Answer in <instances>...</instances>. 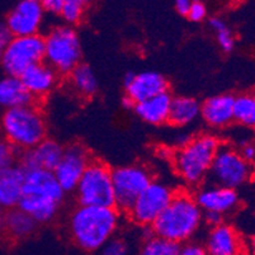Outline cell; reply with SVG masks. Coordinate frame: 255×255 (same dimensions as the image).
Wrapping results in <instances>:
<instances>
[{
	"label": "cell",
	"mask_w": 255,
	"mask_h": 255,
	"mask_svg": "<svg viewBox=\"0 0 255 255\" xmlns=\"http://www.w3.org/2000/svg\"><path fill=\"white\" fill-rule=\"evenodd\" d=\"M68 76L71 88L83 98H92L98 92V80L89 65H78Z\"/></svg>",
	"instance_id": "cell-25"
},
{
	"label": "cell",
	"mask_w": 255,
	"mask_h": 255,
	"mask_svg": "<svg viewBox=\"0 0 255 255\" xmlns=\"http://www.w3.org/2000/svg\"><path fill=\"white\" fill-rule=\"evenodd\" d=\"M174 194L175 192L168 184L152 180L151 184L138 196L131 210L127 212L129 220L138 226L151 227L171 202Z\"/></svg>",
	"instance_id": "cell-11"
},
{
	"label": "cell",
	"mask_w": 255,
	"mask_h": 255,
	"mask_svg": "<svg viewBox=\"0 0 255 255\" xmlns=\"http://www.w3.org/2000/svg\"><path fill=\"white\" fill-rule=\"evenodd\" d=\"M87 5V1L84 0H65L60 15L71 27L73 24H78L84 18Z\"/></svg>",
	"instance_id": "cell-28"
},
{
	"label": "cell",
	"mask_w": 255,
	"mask_h": 255,
	"mask_svg": "<svg viewBox=\"0 0 255 255\" xmlns=\"http://www.w3.org/2000/svg\"><path fill=\"white\" fill-rule=\"evenodd\" d=\"M203 222L213 229L224 224V215L216 212H203Z\"/></svg>",
	"instance_id": "cell-37"
},
{
	"label": "cell",
	"mask_w": 255,
	"mask_h": 255,
	"mask_svg": "<svg viewBox=\"0 0 255 255\" xmlns=\"http://www.w3.org/2000/svg\"><path fill=\"white\" fill-rule=\"evenodd\" d=\"M180 244L152 235L151 238L145 239L140 255H180Z\"/></svg>",
	"instance_id": "cell-27"
},
{
	"label": "cell",
	"mask_w": 255,
	"mask_h": 255,
	"mask_svg": "<svg viewBox=\"0 0 255 255\" xmlns=\"http://www.w3.org/2000/svg\"><path fill=\"white\" fill-rule=\"evenodd\" d=\"M45 61V37H13L0 60L5 75L19 78L25 70Z\"/></svg>",
	"instance_id": "cell-9"
},
{
	"label": "cell",
	"mask_w": 255,
	"mask_h": 255,
	"mask_svg": "<svg viewBox=\"0 0 255 255\" xmlns=\"http://www.w3.org/2000/svg\"><path fill=\"white\" fill-rule=\"evenodd\" d=\"M65 147L52 138H46L31 150H25L19 155V165L25 171L43 169L53 171L62 159Z\"/></svg>",
	"instance_id": "cell-15"
},
{
	"label": "cell",
	"mask_w": 255,
	"mask_h": 255,
	"mask_svg": "<svg viewBox=\"0 0 255 255\" xmlns=\"http://www.w3.org/2000/svg\"><path fill=\"white\" fill-rule=\"evenodd\" d=\"M0 140H1V138H0Z\"/></svg>",
	"instance_id": "cell-44"
},
{
	"label": "cell",
	"mask_w": 255,
	"mask_h": 255,
	"mask_svg": "<svg viewBox=\"0 0 255 255\" xmlns=\"http://www.w3.org/2000/svg\"><path fill=\"white\" fill-rule=\"evenodd\" d=\"M92 160L89 150L82 143L76 142L65 147L62 159L60 160L57 168L53 170V174L65 193L75 191Z\"/></svg>",
	"instance_id": "cell-12"
},
{
	"label": "cell",
	"mask_w": 255,
	"mask_h": 255,
	"mask_svg": "<svg viewBox=\"0 0 255 255\" xmlns=\"http://www.w3.org/2000/svg\"><path fill=\"white\" fill-rule=\"evenodd\" d=\"M80 206L115 207L112 169L101 160H92L75 189Z\"/></svg>",
	"instance_id": "cell-7"
},
{
	"label": "cell",
	"mask_w": 255,
	"mask_h": 255,
	"mask_svg": "<svg viewBox=\"0 0 255 255\" xmlns=\"http://www.w3.org/2000/svg\"><path fill=\"white\" fill-rule=\"evenodd\" d=\"M24 179L25 170L19 164L0 171V206L4 210H13L19 206Z\"/></svg>",
	"instance_id": "cell-19"
},
{
	"label": "cell",
	"mask_w": 255,
	"mask_h": 255,
	"mask_svg": "<svg viewBox=\"0 0 255 255\" xmlns=\"http://www.w3.org/2000/svg\"><path fill=\"white\" fill-rule=\"evenodd\" d=\"M65 0H42V8L45 13H50V14L57 15L61 14L62 6H64Z\"/></svg>",
	"instance_id": "cell-35"
},
{
	"label": "cell",
	"mask_w": 255,
	"mask_h": 255,
	"mask_svg": "<svg viewBox=\"0 0 255 255\" xmlns=\"http://www.w3.org/2000/svg\"><path fill=\"white\" fill-rule=\"evenodd\" d=\"M65 191L53 171L36 169L25 171L23 194L18 207L37 222L47 224L57 215Z\"/></svg>",
	"instance_id": "cell-2"
},
{
	"label": "cell",
	"mask_w": 255,
	"mask_h": 255,
	"mask_svg": "<svg viewBox=\"0 0 255 255\" xmlns=\"http://www.w3.org/2000/svg\"><path fill=\"white\" fill-rule=\"evenodd\" d=\"M254 98H255V94H254Z\"/></svg>",
	"instance_id": "cell-43"
},
{
	"label": "cell",
	"mask_w": 255,
	"mask_h": 255,
	"mask_svg": "<svg viewBox=\"0 0 255 255\" xmlns=\"http://www.w3.org/2000/svg\"><path fill=\"white\" fill-rule=\"evenodd\" d=\"M201 116V104L189 97H175L171 102L169 122L174 127L192 125Z\"/></svg>",
	"instance_id": "cell-24"
},
{
	"label": "cell",
	"mask_w": 255,
	"mask_h": 255,
	"mask_svg": "<svg viewBox=\"0 0 255 255\" xmlns=\"http://www.w3.org/2000/svg\"><path fill=\"white\" fill-rule=\"evenodd\" d=\"M121 221L116 207L79 206L69 219V233L80 249L96 252L113 238Z\"/></svg>",
	"instance_id": "cell-1"
},
{
	"label": "cell",
	"mask_w": 255,
	"mask_h": 255,
	"mask_svg": "<svg viewBox=\"0 0 255 255\" xmlns=\"http://www.w3.org/2000/svg\"><path fill=\"white\" fill-rule=\"evenodd\" d=\"M222 142L212 133H201L174 152L173 164L188 185H199L208 177L213 160Z\"/></svg>",
	"instance_id": "cell-5"
},
{
	"label": "cell",
	"mask_w": 255,
	"mask_h": 255,
	"mask_svg": "<svg viewBox=\"0 0 255 255\" xmlns=\"http://www.w3.org/2000/svg\"><path fill=\"white\" fill-rule=\"evenodd\" d=\"M234 101L231 94H219L201 104V117L212 128H226L234 124Z\"/></svg>",
	"instance_id": "cell-17"
},
{
	"label": "cell",
	"mask_w": 255,
	"mask_h": 255,
	"mask_svg": "<svg viewBox=\"0 0 255 255\" xmlns=\"http://www.w3.org/2000/svg\"><path fill=\"white\" fill-rule=\"evenodd\" d=\"M208 177L212 184L236 191V188L244 185L254 177V165L245 161L236 147L221 145Z\"/></svg>",
	"instance_id": "cell-8"
},
{
	"label": "cell",
	"mask_w": 255,
	"mask_h": 255,
	"mask_svg": "<svg viewBox=\"0 0 255 255\" xmlns=\"http://www.w3.org/2000/svg\"><path fill=\"white\" fill-rule=\"evenodd\" d=\"M101 250L102 255H127V244L122 239L112 238Z\"/></svg>",
	"instance_id": "cell-30"
},
{
	"label": "cell",
	"mask_w": 255,
	"mask_h": 255,
	"mask_svg": "<svg viewBox=\"0 0 255 255\" xmlns=\"http://www.w3.org/2000/svg\"><path fill=\"white\" fill-rule=\"evenodd\" d=\"M196 202L203 212H216L226 215L239 206V194L235 189L216 184H207L194 194Z\"/></svg>",
	"instance_id": "cell-16"
},
{
	"label": "cell",
	"mask_w": 255,
	"mask_h": 255,
	"mask_svg": "<svg viewBox=\"0 0 255 255\" xmlns=\"http://www.w3.org/2000/svg\"><path fill=\"white\" fill-rule=\"evenodd\" d=\"M37 222L19 207L8 210L4 215L3 231L11 240H22L34 233Z\"/></svg>",
	"instance_id": "cell-23"
},
{
	"label": "cell",
	"mask_w": 255,
	"mask_h": 255,
	"mask_svg": "<svg viewBox=\"0 0 255 255\" xmlns=\"http://www.w3.org/2000/svg\"><path fill=\"white\" fill-rule=\"evenodd\" d=\"M173 97L169 92L159 94L156 97L137 103L135 106V113L142 121L154 126H160L169 122Z\"/></svg>",
	"instance_id": "cell-21"
},
{
	"label": "cell",
	"mask_w": 255,
	"mask_h": 255,
	"mask_svg": "<svg viewBox=\"0 0 255 255\" xmlns=\"http://www.w3.org/2000/svg\"><path fill=\"white\" fill-rule=\"evenodd\" d=\"M191 5L192 1H189V0H177L175 4H174L175 10H177L180 15H184V17H187L189 10H191Z\"/></svg>",
	"instance_id": "cell-38"
},
{
	"label": "cell",
	"mask_w": 255,
	"mask_h": 255,
	"mask_svg": "<svg viewBox=\"0 0 255 255\" xmlns=\"http://www.w3.org/2000/svg\"><path fill=\"white\" fill-rule=\"evenodd\" d=\"M4 215H5V211L4 208L0 206V231L3 230V221H4Z\"/></svg>",
	"instance_id": "cell-41"
},
{
	"label": "cell",
	"mask_w": 255,
	"mask_h": 255,
	"mask_svg": "<svg viewBox=\"0 0 255 255\" xmlns=\"http://www.w3.org/2000/svg\"><path fill=\"white\" fill-rule=\"evenodd\" d=\"M59 74L45 61L34 65L19 76L20 82L33 99L48 96L59 83Z\"/></svg>",
	"instance_id": "cell-18"
},
{
	"label": "cell",
	"mask_w": 255,
	"mask_h": 255,
	"mask_svg": "<svg viewBox=\"0 0 255 255\" xmlns=\"http://www.w3.org/2000/svg\"><path fill=\"white\" fill-rule=\"evenodd\" d=\"M11 38H13V36H11V33L9 32L5 22H0V60L3 57V53L5 52L6 47H8Z\"/></svg>",
	"instance_id": "cell-34"
},
{
	"label": "cell",
	"mask_w": 255,
	"mask_h": 255,
	"mask_svg": "<svg viewBox=\"0 0 255 255\" xmlns=\"http://www.w3.org/2000/svg\"><path fill=\"white\" fill-rule=\"evenodd\" d=\"M124 87L126 96L136 104L169 92V83L165 76L155 71L126 74L124 79Z\"/></svg>",
	"instance_id": "cell-14"
},
{
	"label": "cell",
	"mask_w": 255,
	"mask_h": 255,
	"mask_svg": "<svg viewBox=\"0 0 255 255\" xmlns=\"http://www.w3.org/2000/svg\"><path fill=\"white\" fill-rule=\"evenodd\" d=\"M115 188V207L120 212H128L136 199L152 182L150 170L142 165L120 166L112 170Z\"/></svg>",
	"instance_id": "cell-10"
},
{
	"label": "cell",
	"mask_w": 255,
	"mask_h": 255,
	"mask_svg": "<svg viewBox=\"0 0 255 255\" xmlns=\"http://www.w3.org/2000/svg\"><path fill=\"white\" fill-rule=\"evenodd\" d=\"M205 248L208 255H241L243 253L238 231L227 224L211 229Z\"/></svg>",
	"instance_id": "cell-20"
},
{
	"label": "cell",
	"mask_w": 255,
	"mask_h": 255,
	"mask_svg": "<svg viewBox=\"0 0 255 255\" xmlns=\"http://www.w3.org/2000/svg\"><path fill=\"white\" fill-rule=\"evenodd\" d=\"M82 42L70 25H57L45 36V62L59 75H69L82 64Z\"/></svg>",
	"instance_id": "cell-6"
},
{
	"label": "cell",
	"mask_w": 255,
	"mask_h": 255,
	"mask_svg": "<svg viewBox=\"0 0 255 255\" xmlns=\"http://www.w3.org/2000/svg\"><path fill=\"white\" fill-rule=\"evenodd\" d=\"M254 177H255V164H254Z\"/></svg>",
	"instance_id": "cell-42"
},
{
	"label": "cell",
	"mask_w": 255,
	"mask_h": 255,
	"mask_svg": "<svg viewBox=\"0 0 255 255\" xmlns=\"http://www.w3.org/2000/svg\"><path fill=\"white\" fill-rule=\"evenodd\" d=\"M0 136L20 152L33 149L47 138L42 111L36 104L4 111L0 117Z\"/></svg>",
	"instance_id": "cell-4"
},
{
	"label": "cell",
	"mask_w": 255,
	"mask_h": 255,
	"mask_svg": "<svg viewBox=\"0 0 255 255\" xmlns=\"http://www.w3.org/2000/svg\"><path fill=\"white\" fill-rule=\"evenodd\" d=\"M121 104H122V107H124L125 110H135V106H136L135 102L132 101V99L127 96H125L124 98H122Z\"/></svg>",
	"instance_id": "cell-40"
},
{
	"label": "cell",
	"mask_w": 255,
	"mask_h": 255,
	"mask_svg": "<svg viewBox=\"0 0 255 255\" xmlns=\"http://www.w3.org/2000/svg\"><path fill=\"white\" fill-rule=\"evenodd\" d=\"M234 122L244 128L255 129V98L253 94H240L235 97Z\"/></svg>",
	"instance_id": "cell-26"
},
{
	"label": "cell",
	"mask_w": 255,
	"mask_h": 255,
	"mask_svg": "<svg viewBox=\"0 0 255 255\" xmlns=\"http://www.w3.org/2000/svg\"><path fill=\"white\" fill-rule=\"evenodd\" d=\"M19 155L20 151L14 146H11L5 140H0V171L14 166L15 161L19 160Z\"/></svg>",
	"instance_id": "cell-29"
},
{
	"label": "cell",
	"mask_w": 255,
	"mask_h": 255,
	"mask_svg": "<svg viewBox=\"0 0 255 255\" xmlns=\"http://www.w3.org/2000/svg\"><path fill=\"white\" fill-rule=\"evenodd\" d=\"M210 25L211 28L215 31V33H217V32L222 31V29L227 28V24L226 22H225L224 19H221V18H217V17H213L210 19Z\"/></svg>",
	"instance_id": "cell-39"
},
{
	"label": "cell",
	"mask_w": 255,
	"mask_h": 255,
	"mask_svg": "<svg viewBox=\"0 0 255 255\" xmlns=\"http://www.w3.org/2000/svg\"><path fill=\"white\" fill-rule=\"evenodd\" d=\"M238 151L240 152V155L243 156V159L245 161H248L249 164L254 165L255 164V142L253 140L248 141V142L243 143L241 146L238 147Z\"/></svg>",
	"instance_id": "cell-33"
},
{
	"label": "cell",
	"mask_w": 255,
	"mask_h": 255,
	"mask_svg": "<svg viewBox=\"0 0 255 255\" xmlns=\"http://www.w3.org/2000/svg\"><path fill=\"white\" fill-rule=\"evenodd\" d=\"M34 104L33 97L25 89L19 78L5 75L0 78V107L11 110L17 107Z\"/></svg>",
	"instance_id": "cell-22"
},
{
	"label": "cell",
	"mask_w": 255,
	"mask_h": 255,
	"mask_svg": "<svg viewBox=\"0 0 255 255\" xmlns=\"http://www.w3.org/2000/svg\"><path fill=\"white\" fill-rule=\"evenodd\" d=\"M180 255H208V253L203 245L197 243H187L182 247Z\"/></svg>",
	"instance_id": "cell-36"
},
{
	"label": "cell",
	"mask_w": 255,
	"mask_h": 255,
	"mask_svg": "<svg viewBox=\"0 0 255 255\" xmlns=\"http://www.w3.org/2000/svg\"><path fill=\"white\" fill-rule=\"evenodd\" d=\"M188 19L191 22L199 23L206 19L207 17V6L202 1H192L191 10L188 13Z\"/></svg>",
	"instance_id": "cell-32"
},
{
	"label": "cell",
	"mask_w": 255,
	"mask_h": 255,
	"mask_svg": "<svg viewBox=\"0 0 255 255\" xmlns=\"http://www.w3.org/2000/svg\"><path fill=\"white\" fill-rule=\"evenodd\" d=\"M203 224V211L199 208L193 194L175 192L171 202L152 224L154 235L177 244L193 238Z\"/></svg>",
	"instance_id": "cell-3"
},
{
	"label": "cell",
	"mask_w": 255,
	"mask_h": 255,
	"mask_svg": "<svg viewBox=\"0 0 255 255\" xmlns=\"http://www.w3.org/2000/svg\"><path fill=\"white\" fill-rule=\"evenodd\" d=\"M45 10L38 0H20L6 15L5 24L13 37L39 34Z\"/></svg>",
	"instance_id": "cell-13"
},
{
	"label": "cell",
	"mask_w": 255,
	"mask_h": 255,
	"mask_svg": "<svg viewBox=\"0 0 255 255\" xmlns=\"http://www.w3.org/2000/svg\"><path fill=\"white\" fill-rule=\"evenodd\" d=\"M216 37H217V43H219V46L221 47V50L224 51V52H231V51H234L236 39H235V36H234L233 31H231L229 27L222 29V31L217 32Z\"/></svg>",
	"instance_id": "cell-31"
}]
</instances>
